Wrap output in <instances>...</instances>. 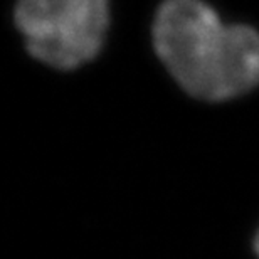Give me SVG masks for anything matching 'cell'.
Instances as JSON below:
<instances>
[{"instance_id": "cell-1", "label": "cell", "mask_w": 259, "mask_h": 259, "mask_svg": "<svg viewBox=\"0 0 259 259\" xmlns=\"http://www.w3.org/2000/svg\"><path fill=\"white\" fill-rule=\"evenodd\" d=\"M153 44L170 74L199 100H231L259 84V34L222 24L202 0H165Z\"/></svg>"}, {"instance_id": "cell-2", "label": "cell", "mask_w": 259, "mask_h": 259, "mask_svg": "<svg viewBox=\"0 0 259 259\" xmlns=\"http://www.w3.org/2000/svg\"><path fill=\"white\" fill-rule=\"evenodd\" d=\"M108 22V0H19L15 7L29 53L58 69H74L95 58Z\"/></svg>"}, {"instance_id": "cell-3", "label": "cell", "mask_w": 259, "mask_h": 259, "mask_svg": "<svg viewBox=\"0 0 259 259\" xmlns=\"http://www.w3.org/2000/svg\"><path fill=\"white\" fill-rule=\"evenodd\" d=\"M254 247H256V252H257V256H259V232H257V236H256V241H254Z\"/></svg>"}]
</instances>
